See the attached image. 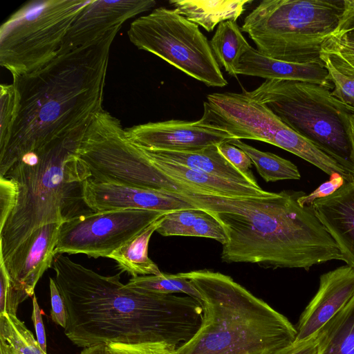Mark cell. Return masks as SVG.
Listing matches in <instances>:
<instances>
[{
	"label": "cell",
	"instance_id": "obj_1",
	"mask_svg": "<svg viewBox=\"0 0 354 354\" xmlns=\"http://www.w3.org/2000/svg\"><path fill=\"white\" fill-rule=\"evenodd\" d=\"M53 266L68 313L64 333L79 347L163 343L178 348L201 325L202 307L192 297L128 288L120 273L102 275L64 254Z\"/></svg>",
	"mask_w": 354,
	"mask_h": 354
},
{
	"label": "cell",
	"instance_id": "obj_2",
	"mask_svg": "<svg viewBox=\"0 0 354 354\" xmlns=\"http://www.w3.org/2000/svg\"><path fill=\"white\" fill-rule=\"evenodd\" d=\"M304 192L283 190L268 196L227 197L192 192L168 194L212 215L222 226L223 262L263 268H303L344 261L312 205H301Z\"/></svg>",
	"mask_w": 354,
	"mask_h": 354
},
{
	"label": "cell",
	"instance_id": "obj_3",
	"mask_svg": "<svg viewBox=\"0 0 354 354\" xmlns=\"http://www.w3.org/2000/svg\"><path fill=\"white\" fill-rule=\"evenodd\" d=\"M120 28L13 77L17 112L10 140L0 152V176L26 153L90 122L103 109L110 48Z\"/></svg>",
	"mask_w": 354,
	"mask_h": 354
},
{
	"label": "cell",
	"instance_id": "obj_4",
	"mask_svg": "<svg viewBox=\"0 0 354 354\" xmlns=\"http://www.w3.org/2000/svg\"><path fill=\"white\" fill-rule=\"evenodd\" d=\"M90 122L26 153L3 176L18 189L15 207L0 229L3 261L39 227L93 212L83 192L91 175L77 154Z\"/></svg>",
	"mask_w": 354,
	"mask_h": 354
},
{
	"label": "cell",
	"instance_id": "obj_5",
	"mask_svg": "<svg viewBox=\"0 0 354 354\" xmlns=\"http://www.w3.org/2000/svg\"><path fill=\"white\" fill-rule=\"evenodd\" d=\"M179 274L200 292L202 318L177 354H273L295 343L296 327L230 276L209 270Z\"/></svg>",
	"mask_w": 354,
	"mask_h": 354
},
{
	"label": "cell",
	"instance_id": "obj_6",
	"mask_svg": "<svg viewBox=\"0 0 354 354\" xmlns=\"http://www.w3.org/2000/svg\"><path fill=\"white\" fill-rule=\"evenodd\" d=\"M344 0H263L244 19L247 33L261 54L307 63L322 61V48L337 28Z\"/></svg>",
	"mask_w": 354,
	"mask_h": 354
},
{
	"label": "cell",
	"instance_id": "obj_7",
	"mask_svg": "<svg viewBox=\"0 0 354 354\" xmlns=\"http://www.w3.org/2000/svg\"><path fill=\"white\" fill-rule=\"evenodd\" d=\"M247 96L267 106L286 125L339 163L354 171L344 119V104L322 86L288 80H266Z\"/></svg>",
	"mask_w": 354,
	"mask_h": 354
},
{
	"label": "cell",
	"instance_id": "obj_8",
	"mask_svg": "<svg viewBox=\"0 0 354 354\" xmlns=\"http://www.w3.org/2000/svg\"><path fill=\"white\" fill-rule=\"evenodd\" d=\"M92 0H35L0 28V64L12 77L33 72L57 57L72 23Z\"/></svg>",
	"mask_w": 354,
	"mask_h": 354
},
{
	"label": "cell",
	"instance_id": "obj_9",
	"mask_svg": "<svg viewBox=\"0 0 354 354\" xmlns=\"http://www.w3.org/2000/svg\"><path fill=\"white\" fill-rule=\"evenodd\" d=\"M127 35L138 49L154 54L208 86L227 84L210 42L198 25L175 9L160 7L137 18Z\"/></svg>",
	"mask_w": 354,
	"mask_h": 354
},
{
	"label": "cell",
	"instance_id": "obj_10",
	"mask_svg": "<svg viewBox=\"0 0 354 354\" xmlns=\"http://www.w3.org/2000/svg\"><path fill=\"white\" fill-rule=\"evenodd\" d=\"M198 122L225 131L236 139L263 141L319 165L324 151L286 125L267 106L244 93H214L204 102Z\"/></svg>",
	"mask_w": 354,
	"mask_h": 354
},
{
	"label": "cell",
	"instance_id": "obj_11",
	"mask_svg": "<svg viewBox=\"0 0 354 354\" xmlns=\"http://www.w3.org/2000/svg\"><path fill=\"white\" fill-rule=\"evenodd\" d=\"M165 213L142 209L92 212L61 223L57 254L108 257Z\"/></svg>",
	"mask_w": 354,
	"mask_h": 354
},
{
	"label": "cell",
	"instance_id": "obj_12",
	"mask_svg": "<svg viewBox=\"0 0 354 354\" xmlns=\"http://www.w3.org/2000/svg\"><path fill=\"white\" fill-rule=\"evenodd\" d=\"M145 150L150 160L141 176L140 188L165 194L192 192L227 197H261L272 194L165 160Z\"/></svg>",
	"mask_w": 354,
	"mask_h": 354
},
{
	"label": "cell",
	"instance_id": "obj_13",
	"mask_svg": "<svg viewBox=\"0 0 354 354\" xmlns=\"http://www.w3.org/2000/svg\"><path fill=\"white\" fill-rule=\"evenodd\" d=\"M125 131L133 142L151 151H192L236 139L225 131L202 125L198 120L148 122L125 129Z\"/></svg>",
	"mask_w": 354,
	"mask_h": 354
},
{
	"label": "cell",
	"instance_id": "obj_14",
	"mask_svg": "<svg viewBox=\"0 0 354 354\" xmlns=\"http://www.w3.org/2000/svg\"><path fill=\"white\" fill-rule=\"evenodd\" d=\"M153 0H92L76 17L63 41L59 54L88 46L128 19L155 6Z\"/></svg>",
	"mask_w": 354,
	"mask_h": 354
},
{
	"label": "cell",
	"instance_id": "obj_15",
	"mask_svg": "<svg viewBox=\"0 0 354 354\" xmlns=\"http://www.w3.org/2000/svg\"><path fill=\"white\" fill-rule=\"evenodd\" d=\"M61 223L44 225L25 239L3 263L12 285L27 297L53 263Z\"/></svg>",
	"mask_w": 354,
	"mask_h": 354
},
{
	"label": "cell",
	"instance_id": "obj_16",
	"mask_svg": "<svg viewBox=\"0 0 354 354\" xmlns=\"http://www.w3.org/2000/svg\"><path fill=\"white\" fill-rule=\"evenodd\" d=\"M354 295V268L345 265L320 276L317 292L301 314L295 342L315 338Z\"/></svg>",
	"mask_w": 354,
	"mask_h": 354
},
{
	"label": "cell",
	"instance_id": "obj_17",
	"mask_svg": "<svg viewBox=\"0 0 354 354\" xmlns=\"http://www.w3.org/2000/svg\"><path fill=\"white\" fill-rule=\"evenodd\" d=\"M83 192L86 205L93 212L142 209L167 214L194 208L187 202L161 192L91 178L84 182Z\"/></svg>",
	"mask_w": 354,
	"mask_h": 354
},
{
	"label": "cell",
	"instance_id": "obj_18",
	"mask_svg": "<svg viewBox=\"0 0 354 354\" xmlns=\"http://www.w3.org/2000/svg\"><path fill=\"white\" fill-rule=\"evenodd\" d=\"M315 214L338 245L344 262L354 268V180L315 201Z\"/></svg>",
	"mask_w": 354,
	"mask_h": 354
},
{
	"label": "cell",
	"instance_id": "obj_19",
	"mask_svg": "<svg viewBox=\"0 0 354 354\" xmlns=\"http://www.w3.org/2000/svg\"><path fill=\"white\" fill-rule=\"evenodd\" d=\"M236 73L237 75L297 80L316 84L330 90L333 88L322 60L307 63L281 61L261 54L251 46L241 56Z\"/></svg>",
	"mask_w": 354,
	"mask_h": 354
},
{
	"label": "cell",
	"instance_id": "obj_20",
	"mask_svg": "<svg viewBox=\"0 0 354 354\" xmlns=\"http://www.w3.org/2000/svg\"><path fill=\"white\" fill-rule=\"evenodd\" d=\"M218 145L206 147L192 151H151L154 156L194 170L256 188L252 183L238 171L221 153Z\"/></svg>",
	"mask_w": 354,
	"mask_h": 354
},
{
	"label": "cell",
	"instance_id": "obj_21",
	"mask_svg": "<svg viewBox=\"0 0 354 354\" xmlns=\"http://www.w3.org/2000/svg\"><path fill=\"white\" fill-rule=\"evenodd\" d=\"M251 0H170L169 3L188 21L207 32L226 21H236Z\"/></svg>",
	"mask_w": 354,
	"mask_h": 354
},
{
	"label": "cell",
	"instance_id": "obj_22",
	"mask_svg": "<svg viewBox=\"0 0 354 354\" xmlns=\"http://www.w3.org/2000/svg\"><path fill=\"white\" fill-rule=\"evenodd\" d=\"M165 214L151 223L107 258L115 261L122 271L128 272L133 277L160 275L162 272L158 266L148 256V247L153 233L160 225Z\"/></svg>",
	"mask_w": 354,
	"mask_h": 354
},
{
	"label": "cell",
	"instance_id": "obj_23",
	"mask_svg": "<svg viewBox=\"0 0 354 354\" xmlns=\"http://www.w3.org/2000/svg\"><path fill=\"white\" fill-rule=\"evenodd\" d=\"M318 354H354V295L315 337Z\"/></svg>",
	"mask_w": 354,
	"mask_h": 354
},
{
	"label": "cell",
	"instance_id": "obj_24",
	"mask_svg": "<svg viewBox=\"0 0 354 354\" xmlns=\"http://www.w3.org/2000/svg\"><path fill=\"white\" fill-rule=\"evenodd\" d=\"M209 42L218 63L228 74L236 77L239 60L250 46L236 22L226 21L218 24Z\"/></svg>",
	"mask_w": 354,
	"mask_h": 354
},
{
	"label": "cell",
	"instance_id": "obj_25",
	"mask_svg": "<svg viewBox=\"0 0 354 354\" xmlns=\"http://www.w3.org/2000/svg\"><path fill=\"white\" fill-rule=\"evenodd\" d=\"M229 142L248 155L266 182L300 179L297 167L290 160L270 152L260 151L239 139L231 140Z\"/></svg>",
	"mask_w": 354,
	"mask_h": 354
},
{
	"label": "cell",
	"instance_id": "obj_26",
	"mask_svg": "<svg viewBox=\"0 0 354 354\" xmlns=\"http://www.w3.org/2000/svg\"><path fill=\"white\" fill-rule=\"evenodd\" d=\"M128 288L137 291L156 294L182 293L192 297L201 304V296L196 288L187 279L177 274L146 275L132 277L125 284Z\"/></svg>",
	"mask_w": 354,
	"mask_h": 354
},
{
	"label": "cell",
	"instance_id": "obj_27",
	"mask_svg": "<svg viewBox=\"0 0 354 354\" xmlns=\"http://www.w3.org/2000/svg\"><path fill=\"white\" fill-rule=\"evenodd\" d=\"M0 341L16 354H47L25 324L17 316L6 313L0 314Z\"/></svg>",
	"mask_w": 354,
	"mask_h": 354
},
{
	"label": "cell",
	"instance_id": "obj_28",
	"mask_svg": "<svg viewBox=\"0 0 354 354\" xmlns=\"http://www.w3.org/2000/svg\"><path fill=\"white\" fill-rule=\"evenodd\" d=\"M321 51L328 57L339 71L354 77V39L333 33Z\"/></svg>",
	"mask_w": 354,
	"mask_h": 354
},
{
	"label": "cell",
	"instance_id": "obj_29",
	"mask_svg": "<svg viewBox=\"0 0 354 354\" xmlns=\"http://www.w3.org/2000/svg\"><path fill=\"white\" fill-rule=\"evenodd\" d=\"M17 112V95L14 84L0 85V152L6 147Z\"/></svg>",
	"mask_w": 354,
	"mask_h": 354
},
{
	"label": "cell",
	"instance_id": "obj_30",
	"mask_svg": "<svg viewBox=\"0 0 354 354\" xmlns=\"http://www.w3.org/2000/svg\"><path fill=\"white\" fill-rule=\"evenodd\" d=\"M203 212L194 207L167 213L156 232L164 236H191L194 225Z\"/></svg>",
	"mask_w": 354,
	"mask_h": 354
},
{
	"label": "cell",
	"instance_id": "obj_31",
	"mask_svg": "<svg viewBox=\"0 0 354 354\" xmlns=\"http://www.w3.org/2000/svg\"><path fill=\"white\" fill-rule=\"evenodd\" d=\"M320 58L328 71V80L333 84L331 95L344 104L354 106V77L339 71L322 51Z\"/></svg>",
	"mask_w": 354,
	"mask_h": 354
},
{
	"label": "cell",
	"instance_id": "obj_32",
	"mask_svg": "<svg viewBox=\"0 0 354 354\" xmlns=\"http://www.w3.org/2000/svg\"><path fill=\"white\" fill-rule=\"evenodd\" d=\"M27 298L12 285L3 260L0 258V314L17 316L19 305Z\"/></svg>",
	"mask_w": 354,
	"mask_h": 354
},
{
	"label": "cell",
	"instance_id": "obj_33",
	"mask_svg": "<svg viewBox=\"0 0 354 354\" xmlns=\"http://www.w3.org/2000/svg\"><path fill=\"white\" fill-rule=\"evenodd\" d=\"M218 148L221 153L232 165L247 177L253 185L259 187L250 170L252 162L244 151L230 144L229 141L218 145Z\"/></svg>",
	"mask_w": 354,
	"mask_h": 354
},
{
	"label": "cell",
	"instance_id": "obj_34",
	"mask_svg": "<svg viewBox=\"0 0 354 354\" xmlns=\"http://www.w3.org/2000/svg\"><path fill=\"white\" fill-rule=\"evenodd\" d=\"M109 354H177L176 348L163 343L108 344Z\"/></svg>",
	"mask_w": 354,
	"mask_h": 354
},
{
	"label": "cell",
	"instance_id": "obj_35",
	"mask_svg": "<svg viewBox=\"0 0 354 354\" xmlns=\"http://www.w3.org/2000/svg\"><path fill=\"white\" fill-rule=\"evenodd\" d=\"M18 196L16 183L11 179L0 176V229L15 207Z\"/></svg>",
	"mask_w": 354,
	"mask_h": 354
},
{
	"label": "cell",
	"instance_id": "obj_36",
	"mask_svg": "<svg viewBox=\"0 0 354 354\" xmlns=\"http://www.w3.org/2000/svg\"><path fill=\"white\" fill-rule=\"evenodd\" d=\"M346 181L338 174L330 176V180L322 183L310 194L304 193L298 201L301 205L310 206L317 199L326 197L333 194L340 188Z\"/></svg>",
	"mask_w": 354,
	"mask_h": 354
},
{
	"label": "cell",
	"instance_id": "obj_37",
	"mask_svg": "<svg viewBox=\"0 0 354 354\" xmlns=\"http://www.w3.org/2000/svg\"><path fill=\"white\" fill-rule=\"evenodd\" d=\"M49 281L51 301V319L55 323L65 328L68 319V313L65 301L59 292L55 279L50 277Z\"/></svg>",
	"mask_w": 354,
	"mask_h": 354
},
{
	"label": "cell",
	"instance_id": "obj_38",
	"mask_svg": "<svg viewBox=\"0 0 354 354\" xmlns=\"http://www.w3.org/2000/svg\"><path fill=\"white\" fill-rule=\"evenodd\" d=\"M333 33L354 39V0H344V12Z\"/></svg>",
	"mask_w": 354,
	"mask_h": 354
},
{
	"label": "cell",
	"instance_id": "obj_39",
	"mask_svg": "<svg viewBox=\"0 0 354 354\" xmlns=\"http://www.w3.org/2000/svg\"><path fill=\"white\" fill-rule=\"evenodd\" d=\"M32 319L34 322L37 340L41 348V349L46 352V333L44 329V326L43 324L42 317H41V311L40 307L38 304L37 297L35 295L32 296Z\"/></svg>",
	"mask_w": 354,
	"mask_h": 354
},
{
	"label": "cell",
	"instance_id": "obj_40",
	"mask_svg": "<svg viewBox=\"0 0 354 354\" xmlns=\"http://www.w3.org/2000/svg\"><path fill=\"white\" fill-rule=\"evenodd\" d=\"M273 354H318V345L315 338L295 342Z\"/></svg>",
	"mask_w": 354,
	"mask_h": 354
},
{
	"label": "cell",
	"instance_id": "obj_41",
	"mask_svg": "<svg viewBox=\"0 0 354 354\" xmlns=\"http://www.w3.org/2000/svg\"><path fill=\"white\" fill-rule=\"evenodd\" d=\"M344 119L351 144V161L354 166V111L344 104Z\"/></svg>",
	"mask_w": 354,
	"mask_h": 354
},
{
	"label": "cell",
	"instance_id": "obj_42",
	"mask_svg": "<svg viewBox=\"0 0 354 354\" xmlns=\"http://www.w3.org/2000/svg\"><path fill=\"white\" fill-rule=\"evenodd\" d=\"M80 354H109L106 344H98L84 348Z\"/></svg>",
	"mask_w": 354,
	"mask_h": 354
},
{
	"label": "cell",
	"instance_id": "obj_43",
	"mask_svg": "<svg viewBox=\"0 0 354 354\" xmlns=\"http://www.w3.org/2000/svg\"><path fill=\"white\" fill-rule=\"evenodd\" d=\"M0 354H10L8 345L0 341Z\"/></svg>",
	"mask_w": 354,
	"mask_h": 354
},
{
	"label": "cell",
	"instance_id": "obj_44",
	"mask_svg": "<svg viewBox=\"0 0 354 354\" xmlns=\"http://www.w3.org/2000/svg\"><path fill=\"white\" fill-rule=\"evenodd\" d=\"M5 343V342H4ZM8 345V344H7ZM8 350H9V352H10V354H16L13 351L12 349L8 345Z\"/></svg>",
	"mask_w": 354,
	"mask_h": 354
},
{
	"label": "cell",
	"instance_id": "obj_45",
	"mask_svg": "<svg viewBox=\"0 0 354 354\" xmlns=\"http://www.w3.org/2000/svg\"><path fill=\"white\" fill-rule=\"evenodd\" d=\"M348 106L350 107V109H351V110H353V111H354V106H349V105H348Z\"/></svg>",
	"mask_w": 354,
	"mask_h": 354
}]
</instances>
